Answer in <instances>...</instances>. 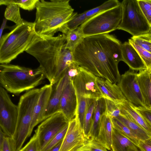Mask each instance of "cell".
<instances>
[{
  "mask_svg": "<svg viewBox=\"0 0 151 151\" xmlns=\"http://www.w3.org/2000/svg\"><path fill=\"white\" fill-rule=\"evenodd\" d=\"M122 44L109 34L84 37L73 51L74 61L96 76L118 83L121 76L118 64L123 61Z\"/></svg>",
  "mask_w": 151,
  "mask_h": 151,
  "instance_id": "1",
  "label": "cell"
},
{
  "mask_svg": "<svg viewBox=\"0 0 151 151\" xmlns=\"http://www.w3.org/2000/svg\"><path fill=\"white\" fill-rule=\"evenodd\" d=\"M66 38L63 33L56 37L37 34L25 51L38 61L45 78L52 85L75 62L73 51L65 48Z\"/></svg>",
  "mask_w": 151,
  "mask_h": 151,
  "instance_id": "2",
  "label": "cell"
},
{
  "mask_svg": "<svg viewBox=\"0 0 151 151\" xmlns=\"http://www.w3.org/2000/svg\"><path fill=\"white\" fill-rule=\"evenodd\" d=\"M69 0H39L36 7L35 29L39 35L53 36L58 32L63 33L65 24L77 13Z\"/></svg>",
  "mask_w": 151,
  "mask_h": 151,
  "instance_id": "3",
  "label": "cell"
},
{
  "mask_svg": "<svg viewBox=\"0 0 151 151\" xmlns=\"http://www.w3.org/2000/svg\"><path fill=\"white\" fill-rule=\"evenodd\" d=\"M45 78L43 70L39 66L32 69L9 63L0 65L1 86L15 95L35 88Z\"/></svg>",
  "mask_w": 151,
  "mask_h": 151,
  "instance_id": "4",
  "label": "cell"
},
{
  "mask_svg": "<svg viewBox=\"0 0 151 151\" xmlns=\"http://www.w3.org/2000/svg\"><path fill=\"white\" fill-rule=\"evenodd\" d=\"M0 39V63L9 64L25 51L37 34L34 22L24 20Z\"/></svg>",
  "mask_w": 151,
  "mask_h": 151,
  "instance_id": "5",
  "label": "cell"
},
{
  "mask_svg": "<svg viewBox=\"0 0 151 151\" xmlns=\"http://www.w3.org/2000/svg\"><path fill=\"white\" fill-rule=\"evenodd\" d=\"M40 88H34L20 98L18 104V115L15 130L12 137L16 147L20 148L29 132L35 106L39 98Z\"/></svg>",
  "mask_w": 151,
  "mask_h": 151,
  "instance_id": "6",
  "label": "cell"
},
{
  "mask_svg": "<svg viewBox=\"0 0 151 151\" xmlns=\"http://www.w3.org/2000/svg\"><path fill=\"white\" fill-rule=\"evenodd\" d=\"M121 4L89 18L77 29L83 37L109 34L118 29L122 19Z\"/></svg>",
  "mask_w": 151,
  "mask_h": 151,
  "instance_id": "7",
  "label": "cell"
},
{
  "mask_svg": "<svg viewBox=\"0 0 151 151\" xmlns=\"http://www.w3.org/2000/svg\"><path fill=\"white\" fill-rule=\"evenodd\" d=\"M121 4L122 17L118 29L136 36L149 33L150 26L137 0H124Z\"/></svg>",
  "mask_w": 151,
  "mask_h": 151,
  "instance_id": "8",
  "label": "cell"
},
{
  "mask_svg": "<svg viewBox=\"0 0 151 151\" xmlns=\"http://www.w3.org/2000/svg\"><path fill=\"white\" fill-rule=\"evenodd\" d=\"M18 115V106L12 102L7 91L0 86V129L6 136L13 137L17 125Z\"/></svg>",
  "mask_w": 151,
  "mask_h": 151,
  "instance_id": "9",
  "label": "cell"
},
{
  "mask_svg": "<svg viewBox=\"0 0 151 151\" xmlns=\"http://www.w3.org/2000/svg\"><path fill=\"white\" fill-rule=\"evenodd\" d=\"M69 122L61 111L51 115L41 122L35 131L39 139L41 151Z\"/></svg>",
  "mask_w": 151,
  "mask_h": 151,
  "instance_id": "10",
  "label": "cell"
},
{
  "mask_svg": "<svg viewBox=\"0 0 151 151\" xmlns=\"http://www.w3.org/2000/svg\"><path fill=\"white\" fill-rule=\"evenodd\" d=\"M96 77L80 66L78 75L72 79L76 96L96 100L103 98L96 83Z\"/></svg>",
  "mask_w": 151,
  "mask_h": 151,
  "instance_id": "11",
  "label": "cell"
},
{
  "mask_svg": "<svg viewBox=\"0 0 151 151\" xmlns=\"http://www.w3.org/2000/svg\"><path fill=\"white\" fill-rule=\"evenodd\" d=\"M137 74L132 70L126 71L121 76L117 85L129 102L136 106L145 108Z\"/></svg>",
  "mask_w": 151,
  "mask_h": 151,
  "instance_id": "12",
  "label": "cell"
},
{
  "mask_svg": "<svg viewBox=\"0 0 151 151\" xmlns=\"http://www.w3.org/2000/svg\"><path fill=\"white\" fill-rule=\"evenodd\" d=\"M86 139L77 116L69 121L68 127L59 151H77Z\"/></svg>",
  "mask_w": 151,
  "mask_h": 151,
  "instance_id": "13",
  "label": "cell"
},
{
  "mask_svg": "<svg viewBox=\"0 0 151 151\" xmlns=\"http://www.w3.org/2000/svg\"><path fill=\"white\" fill-rule=\"evenodd\" d=\"M77 105V98L75 90L72 80L70 78L63 92L60 104V111L63 112L69 121L75 117Z\"/></svg>",
  "mask_w": 151,
  "mask_h": 151,
  "instance_id": "14",
  "label": "cell"
},
{
  "mask_svg": "<svg viewBox=\"0 0 151 151\" xmlns=\"http://www.w3.org/2000/svg\"><path fill=\"white\" fill-rule=\"evenodd\" d=\"M53 85L46 84L40 88L39 99L35 106L30 128L29 137L34 127L44 120L45 111L47 107L52 90Z\"/></svg>",
  "mask_w": 151,
  "mask_h": 151,
  "instance_id": "15",
  "label": "cell"
},
{
  "mask_svg": "<svg viewBox=\"0 0 151 151\" xmlns=\"http://www.w3.org/2000/svg\"><path fill=\"white\" fill-rule=\"evenodd\" d=\"M70 78L65 71L64 74L53 87L49 101L44 114V120L51 115L60 111V101L64 88ZM43 120V121H44Z\"/></svg>",
  "mask_w": 151,
  "mask_h": 151,
  "instance_id": "16",
  "label": "cell"
},
{
  "mask_svg": "<svg viewBox=\"0 0 151 151\" xmlns=\"http://www.w3.org/2000/svg\"><path fill=\"white\" fill-rule=\"evenodd\" d=\"M96 83L104 98L120 104L126 100L119 87L102 78L97 77Z\"/></svg>",
  "mask_w": 151,
  "mask_h": 151,
  "instance_id": "17",
  "label": "cell"
},
{
  "mask_svg": "<svg viewBox=\"0 0 151 151\" xmlns=\"http://www.w3.org/2000/svg\"><path fill=\"white\" fill-rule=\"evenodd\" d=\"M123 61L133 71L146 70L147 67L135 49L128 42L122 45Z\"/></svg>",
  "mask_w": 151,
  "mask_h": 151,
  "instance_id": "18",
  "label": "cell"
},
{
  "mask_svg": "<svg viewBox=\"0 0 151 151\" xmlns=\"http://www.w3.org/2000/svg\"><path fill=\"white\" fill-rule=\"evenodd\" d=\"M113 126L111 118L106 113L101 116L96 141L107 150L112 151Z\"/></svg>",
  "mask_w": 151,
  "mask_h": 151,
  "instance_id": "19",
  "label": "cell"
},
{
  "mask_svg": "<svg viewBox=\"0 0 151 151\" xmlns=\"http://www.w3.org/2000/svg\"><path fill=\"white\" fill-rule=\"evenodd\" d=\"M119 106L121 115L128 117L143 128L151 136V127L136 110L134 105L126 100L119 104Z\"/></svg>",
  "mask_w": 151,
  "mask_h": 151,
  "instance_id": "20",
  "label": "cell"
},
{
  "mask_svg": "<svg viewBox=\"0 0 151 151\" xmlns=\"http://www.w3.org/2000/svg\"><path fill=\"white\" fill-rule=\"evenodd\" d=\"M112 151H141L137 145L113 128Z\"/></svg>",
  "mask_w": 151,
  "mask_h": 151,
  "instance_id": "21",
  "label": "cell"
},
{
  "mask_svg": "<svg viewBox=\"0 0 151 151\" xmlns=\"http://www.w3.org/2000/svg\"><path fill=\"white\" fill-rule=\"evenodd\" d=\"M138 82L142 95L145 108L151 107V73L146 70L137 73Z\"/></svg>",
  "mask_w": 151,
  "mask_h": 151,
  "instance_id": "22",
  "label": "cell"
},
{
  "mask_svg": "<svg viewBox=\"0 0 151 151\" xmlns=\"http://www.w3.org/2000/svg\"><path fill=\"white\" fill-rule=\"evenodd\" d=\"M106 111L105 99L102 98L96 100L94 111L89 139H95L98 134L102 114Z\"/></svg>",
  "mask_w": 151,
  "mask_h": 151,
  "instance_id": "23",
  "label": "cell"
},
{
  "mask_svg": "<svg viewBox=\"0 0 151 151\" xmlns=\"http://www.w3.org/2000/svg\"><path fill=\"white\" fill-rule=\"evenodd\" d=\"M116 118L128 127L139 141H144L151 137L143 128L127 116L121 115Z\"/></svg>",
  "mask_w": 151,
  "mask_h": 151,
  "instance_id": "24",
  "label": "cell"
},
{
  "mask_svg": "<svg viewBox=\"0 0 151 151\" xmlns=\"http://www.w3.org/2000/svg\"><path fill=\"white\" fill-rule=\"evenodd\" d=\"M4 16L5 19L14 22L17 25L21 24L24 21L21 16L19 7L15 4L7 6Z\"/></svg>",
  "mask_w": 151,
  "mask_h": 151,
  "instance_id": "25",
  "label": "cell"
},
{
  "mask_svg": "<svg viewBox=\"0 0 151 151\" xmlns=\"http://www.w3.org/2000/svg\"><path fill=\"white\" fill-rule=\"evenodd\" d=\"M96 100L95 99H91L85 118L83 132L86 139H89V134L92 123Z\"/></svg>",
  "mask_w": 151,
  "mask_h": 151,
  "instance_id": "26",
  "label": "cell"
},
{
  "mask_svg": "<svg viewBox=\"0 0 151 151\" xmlns=\"http://www.w3.org/2000/svg\"><path fill=\"white\" fill-rule=\"evenodd\" d=\"M65 35V48L73 51L84 38L77 29L68 30Z\"/></svg>",
  "mask_w": 151,
  "mask_h": 151,
  "instance_id": "27",
  "label": "cell"
},
{
  "mask_svg": "<svg viewBox=\"0 0 151 151\" xmlns=\"http://www.w3.org/2000/svg\"><path fill=\"white\" fill-rule=\"evenodd\" d=\"M113 127L138 145L139 140L125 125L116 118H111Z\"/></svg>",
  "mask_w": 151,
  "mask_h": 151,
  "instance_id": "28",
  "label": "cell"
},
{
  "mask_svg": "<svg viewBox=\"0 0 151 151\" xmlns=\"http://www.w3.org/2000/svg\"><path fill=\"white\" fill-rule=\"evenodd\" d=\"M121 4L117 0H109L104 2L98 6L85 12L88 19L93 16L102 11L115 7Z\"/></svg>",
  "mask_w": 151,
  "mask_h": 151,
  "instance_id": "29",
  "label": "cell"
},
{
  "mask_svg": "<svg viewBox=\"0 0 151 151\" xmlns=\"http://www.w3.org/2000/svg\"><path fill=\"white\" fill-rule=\"evenodd\" d=\"M39 0H1L0 5H8L15 4L23 9L30 11L36 8Z\"/></svg>",
  "mask_w": 151,
  "mask_h": 151,
  "instance_id": "30",
  "label": "cell"
},
{
  "mask_svg": "<svg viewBox=\"0 0 151 151\" xmlns=\"http://www.w3.org/2000/svg\"><path fill=\"white\" fill-rule=\"evenodd\" d=\"M88 19L85 12L81 14H76L65 24L63 34H65L68 30H75Z\"/></svg>",
  "mask_w": 151,
  "mask_h": 151,
  "instance_id": "31",
  "label": "cell"
},
{
  "mask_svg": "<svg viewBox=\"0 0 151 151\" xmlns=\"http://www.w3.org/2000/svg\"><path fill=\"white\" fill-rule=\"evenodd\" d=\"M128 42L139 53L147 67L146 70L151 73V53L142 48L131 38L129 39Z\"/></svg>",
  "mask_w": 151,
  "mask_h": 151,
  "instance_id": "32",
  "label": "cell"
},
{
  "mask_svg": "<svg viewBox=\"0 0 151 151\" xmlns=\"http://www.w3.org/2000/svg\"><path fill=\"white\" fill-rule=\"evenodd\" d=\"M131 39L142 48L151 53V33H148L132 36Z\"/></svg>",
  "mask_w": 151,
  "mask_h": 151,
  "instance_id": "33",
  "label": "cell"
},
{
  "mask_svg": "<svg viewBox=\"0 0 151 151\" xmlns=\"http://www.w3.org/2000/svg\"><path fill=\"white\" fill-rule=\"evenodd\" d=\"M108 151L95 139H86L84 145L77 151Z\"/></svg>",
  "mask_w": 151,
  "mask_h": 151,
  "instance_id": "34",
  "label": "cell"
},
{
  "mask_svg": "<svg viewBox=\"0 0 151 151\" xmlns=\"http://www.w3.org/2000/svg\"><path fill=\"white\" fill-rule=\"evenodd\" d=\"M105 99L106 104V113L111 118H116L121 115L119 104L106 98Z\"/></svg>",
  "mask_w": 151,
  "mask_h": 151,
  "instance_id": "35",
  "label": "cell"
},
{
  "mask_svg": "<svg viewBox=\"0 0 151 151\" xmlns=\"http://www.w3.org/2000/svg\"><path fill=\"white\" fill-rule=\"evenodd\" d=\"M68 124L58 133L41 151H49L63 139L66 133Z\"/></svg>",
  "mask_w": 151,
  "mask_h": 151,
  "instance_id": "36",
  "label": "cell"
},
{
  "mask_svg": "<svg viewBox=\"0 0 151 151\" xmlns=\"http://www.w3.org/2000/svg\"><path fill=\"white\" fill-rule=\"evenodd\" d=\"M19 151H41L38 137L35 133L29 141Z\"/></svg>",
  "mask_w": 151,
  "mask_h": 151,
  "instance_id": "37",
  "label": "cell"
},
{
  "mask_svg": "<svg viewBox=\"0 0 151 151\" xmlns=\"http://www.w3.org/2000/svg\"><path fill=\"white\" fill-rule=\"evenodd\" d=\"M139 7L151 25V0H138Z\"/></svg>",
  "mask_w": 151,
  "mask_h": 151,
  "instance_id": "38",
  "label": "cell"
},
{
  "mask_svg": "<svg viewBox=\"0 0 151 151\" xmlns=\"http://www.w3.org/2000/svg\"><path fill=\"white\" fill-rule=\"evenodd\" d=\"M0 151H17L12 137L4 136L3 142L0 145Z\"/></svg>",
  "mask_w": 151,
  "mask_h": 151,
  "instance_id": "39",
  "label": "cell"
},
{
  "mask_svg": "<svg viewBox=\"0 0 151 151\" xmlns=\"http://www.w3.org/2000/svg\"><path fill=\"white\" fill-rule=\"evenodd\" d=\"M80 66L75 62L72 63L68 68L66 71L69 78L72 80L78 76L80 71Z\"/></svg>",
  "mask_w": 151,
  "mask_h": 151,
  "instance_id": "40",
  "label": "cell"
},
{
  "mask_svg": "<svg viewBox=\"0 0 151 151\" xmlns=\"http://www.w3.org/2000/svg\"><path fill=\"white\" fill-rule=\"evenodd\" d=\"M136 110L144 118L151 127V109L145 107L134 106Z\"/></svg>",
  "mask_w": 151,
  "mask_h": 151,
  "instance_id": "41",
  "label": "cell"
},
{
  "mask_svg": "<svg viewBox=\"0 0 151 151\" xmlns=\"http://www.w3.org/2000/svg\"><path fill=\"white\" fill-rule=\"evenodd\" d=\"M138 146L141 151H151V137L144 141H139Z\"/></svg>",
  "mask_w": 151,
  "mask_h": 151,
  "instance_id": "42",
  "label": "cell"
},
{
  "mask_svg": "<svg viewBox=\"0 0 151 151\" xmlns=\"http://www.w3.org/2000/svg\"><path fill=\"white\" fill-rule=\"evenodd\" d=\"M7 22V20L6 19H3V22L1 25L0 29V39L1 38L2 36V33L4 29L6 27V24Z\"/></svg>",
  "mask_w": 151,
  "mask_h": 151,
  "instance_id": "43",
  "label": "cell"
},
{
  "mask_svg": "<svg viewBox=\"0 0 151 151\" xmlns=\"http://www.w3.org/2000/svg\"><path fill=\"white\" fill-rule=\"evenodd\" d=\"M63 140L60 141L57 145L49 151H59L61 147Z\"/></svg>",
  "mask_w": 151,
  "mask_h": 151,
  "instance_id": "44",
  "label": "cell"
},
{
  "mask_svg": "<svg viewBox=\"0 0 151 151\" xmlns=\"http://www.w3.org/2000/svg\"><path fill=\"white\" fill-rule=\"evenodd\" d=\"M149 33H151V25L150 26V29Z\"/></svg>",
  "mask_w": 151,
  "mask_h": 151,
  "instance_id": "45",
  "label": "cell"
},
{
  "mask_svg": "<svg viewBox=\"0 0 151 151\" xmlns=\"http://www.w3.org/2000/svg\"><path fill=\"white\" fill-rule=\"evenodd\" d=\"M150 109H151V108H150Z\"/></svg>",
  "mask_w": 151,
  "mask_h": 151,
  "instance_id": "46",
  "label": "cell"
},
{
  "mask_svg": "<svg viewBox=\"0 0 151 151\" xmlns=\"http://www.w3.org/2000/svg\"></svg>",
  "mask_w": 151,
  "mask_h": 151,
  "instance_id": "47",
  "label": "cell"
}]
</instances>
